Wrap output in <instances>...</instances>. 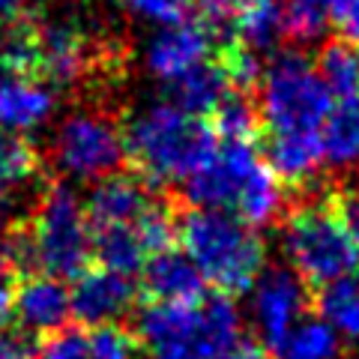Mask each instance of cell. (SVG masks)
<instances>
[{
    "label": "cell",
    "instance_id": "cell-1",
    "mask_svg": "<svg viewBox=\"0 0 359 359\" xmlns=\"http://www.w3.org/2000/svg\"><path fill=\"white\" fill-rule=\"evenodd\" d=\"M123 147L147 186H186L219 147L216 132L174 102H150L123 126Z\"/></svg>",
    "mask_w": 359,
    "mask_h": 359
},
{
    "label": "cell",
    "instance_id": "cell-2",
    "mask_svg": "<svg viewBox=\"0 0 359 359\" xmlns=\"http://www.w3.org/2000/svg\"><path fill=\"white\" fill-rule=\"evenodd\" d=\"M186 195L195 207L231 212L252 228L276 222L285 210L282 180L252 141H222L186 183Z\"/></svg>",
    "mask_w": 359,
    "mask_h": 359
},
{
    "label": "cell",
    "instance_id": "cell-3",
    "mask_svg": "<svg viewBox=\"0 0 359 359\" xmlns=\"http://www.w3.org/2000/svg\"><path fill=\"white\" fill-rule=\"evenodd\" d=\"M183 255L198 266L201 278L216 290L243 294L249 290L266 264V245L252 224L222 210H189L177 224Z\"/></svg>",
    "mask_w": 359,
    "mask_h": 359
},
{
    "label": "cell",
    "instance_id": "cell-4",
    "mask_svg": "<svg viewBox=\"0 0 359 359\" xmlns=\"http://www.w3.org/2000/svg\"><path fill=\"white\" fill-rule=\"evenodd\" d=\"M138 335L153 359H219L243 339V314L224 294L189 306L153 302L138 314Z\"/></svg>",
    "mask_w": 359,
    "mask_h": 359
},
{
    "label": "cell",
    "instance_id": "cell-5",
    "mask_svg": "<svg viewBox=\"0 0 359 359\" xmlns=\"http://www.w3.org/2000/svg\"><path fill=\"white\" fill-rule=\"evenodd\" d=\"M335 105L309 57L278 54L261 75V120L269 135H320Z\"/></svg>",
    "mask_w": 359,
    "mask_h": 359
},
{
    "label": "cell",
    "instance_id": "cell-6",
    "mask_svg": "<svg viewBox=\"0 0 359 359\" xmlns=\"http://www.w3.org/2000/svg\"><path fill=\"white\" fill-rule=\"evenodd\" d=\"M282 249L290 269L306 285L327 287L359 269V245L339 212L327 204H309L290 212L282 231Z\"/></svg>",
    "mask_w": 359,
    "mask_h": 359
},
{
    "label": "cell",
    "instance_id": "cell-7",
    "mask_svg": "<svg viewBox=\"0 0 359 359\" xmlns=\"http://www.w3.org/2000/svg\"><path fill=\"white\" fill-rule=\"evenodd\" d=\"M33 266L54 278H78L93 257V228L84 201L69 186L45 189L27 231Z\"/></svg>",
    "mask_w": 359,
    "mask_h": 359
},
{
    "label": "cell",
    "instance_id": "cell-8",
    "mask_svg": "<svg viewBox=\"0 0 359 359\" xmlns=\"http://www.w3.org/2000/svg\"><path fill=\"white\" fill-rule=\"evenodd\" d=\"M51 153L54 165L69 180L99 183L117 174L120 162L126 159L123 129L99 111H72L54 132Z\"/></svg>",
    "mask_w": 359,
    "mask_h": 359
},
{
    "label": "cell",
    "instance_id": "cell-9",
    "mask_svg": "<svg viewBox=\"0 0 359 359\" xmlns=\"http://www.w3.org/2000/svg\"><path fill=\"white\" fill-rule=\"evenodd\" d=\"M309 294L306 282L294 269H264L257 282L249 287V318L255 332L264 339V344H278L285 335L306 318Z\"/></svg>",
    "mask_w": 359,
    "mask_h": 359
},
{
    "label": "cell",
    "instance_id": "cell-10",
    "mask_svg": "<svg viewBox=\"0 0 359 359\" xmlns=\"http://www.w3.org/2000/svg\"><path fill=\"white\" fill-rule=\"evenodd\" d=\"M212 39H216V30L204 18H183L177 25L159 27L144 45V69L156 81L174 87L189 72L210 63Z\"/></svg>",
    "mask_w": 359,
    "mask_h": 359
},
{
    "label": "cell",
    "instance_id": "cell-11",
    "mask_svg": "<svg viewBox=\"0 0 359 359\" xmlns=\"http://www.w3.org/2000/svg\"><path fill=\"white\" fill-rule=\"evenodd\" d=\"M135 302V285L126 276L111 273V269H84L75 278L69 290L72 318H78L87 327H114L123 314L132 311Z\"/></svg>",
    "mask_w": 359,
    "mask_h": 359
},
{
    "label": "cell",
    "instance_id": "cell-12",
    "mask_svg": "<svg viewBox=\"0 0 359 359\" xmlns=\"http://www.w3.org/2000/svg\"><path fill=\"white\" fill-rule=\"evenodd\" d=\"M33 48H36V72L48 84H78L90 69V45L84 33L66 21H45L33 27Z\"/></svg>",
    "mask_w": 359,
    "mask_h": 359
},
{
    "label": "cell",
    "instance_id": "cell-13",
    "mask_svg": "<svg viewBox=\"0 0 359 359\" xmlns=\"http://www.w3.org/2000/svg\"><path fill=\"white\" fill-rule=\"evenodd\" d=\"M9 314L25 332L33 335H51L63 330L66 318L72 314L69 306V287L54 276H27L21 278L13 290Z\"/></svg>",
    "mask_w": 359,
    "mask_h": 359
},
{
    "label": "cell",
    "instance_id": "cell-14",
    "mask_svg": "<svg viewBox=\"0 0 359 359\" xmlns=\"http://www.w3.org/2000/svg\"><path fill=\"white\" fill-rule=\"evenodd\" d=\"M57 111V93L33 75L0 78V126L25 135L45 126Z\"/></svg>",
    "mask_w": 359,
    "mask_h": 359
},
{
    "label": "cell",
    "instance_id": "cell-15",
    "mask_svg": "<svg viewBox=\"0 0 359 359\" xmlns=\"http://www.w3.org/2000/svg\"><path fill=\"white\" fill-rule=\"evenodd\" d=\"M153 204L147 195V186L135 177L111 174L90 189L84 201L90 228H126V224H138L144 210Z\"/></svg>",
    "mask_w": 359,
    "mask_h": 359
},
{
    "label": "cell",
    "instance_id": "cell-16",
    "mask_svg": "<svg viewBox=\"0 0 359 359\" xmlns=\"http://www.w3.org/2000/svg\"><path fill=\"white\" fill-rule=\"evenodd\" d=\"M144 290L153 297V302L165 306H189V302L204 299L207 282L201 278L198 266L189 261L183 252H159L144 264Z\"/></svg>",
    "mask_w": 359,
    "mask_h": 359
},
{
    "label": "cell",
    "instance_id": "cell-17",
    "mask_svg": "<svg viewBox=\"0 0 359 359\" xmlns=\"http://www.w3.org/2000/svg\"><path fill=\"white\" fill-rule=\"evenodd\" d=\"M323 162L327 156H323L320 135H269L266 165L282 183H311Z\"/></svg>",
    "mask_w": 359,
    "mask_h": 359
},
{
    "label": "cell",
    "instance_id": "cell-18",
    "mask_svg": "<svg viewBox=\"0 0 359 359\" xmlns=\"http://www.w3.org/2000/svg\"><path fill=\"white\" fill-rule=\"evenodd\" d=\"M231 27L240 39L237 45L255 54L276 48V42L285 36L282 0H237Z\"/></svg>",
    "mask_w": 359,
    "mask_h": 359
},
{
    "label": "cell",
    "instance_id": "cell-19",
    "mask_svg": "<svg viewBox=\"0 0 359 359\" xmlns=\"http://www.w3.org/2000/svg\"><path fill=\"white\" fill-rule=\"evenodd\" d=\"M93 257L102 269H111V273H120L126 278L141 273L144 264L150 261V255L144 249L135 224H126V228H96L93 231Z\"/></svg>",
    "mask_w": 359,
    "mask_h": 359
},
{
    "label": "cell",
    "instance_id": "cell-20",
    "mask_svg": "<svg viewBox=\"0 0 359 359\" xmlns=\"http://www.w3.org/2000/svg\"><path fill=\"white\" fill-rule=\"evenodd\" d=\"M231 96V81L228 75H224L222 63H204L201 69L189 72L183 81L174 84V105H180L189 114H212L224 99Z\"/></svg>",
    "mask_w": 359,
    "mask_h": 359
},
{
    "label": "cell",
    "instance_id": "cell-21",
    "mask_svg": "<svg viewBox=\"0 0 359 359\" xmlns=\"http://www.w3.org/2000/svg\"><path fill=\"white\" fill-rule=\"evenodd\" d=\"M323 156L335 168L359 165V96L341 99L332 105L327 123H323Z\"/></svg>",
    "mask_w": 359,
    "mask_h": 359
},
{
    "label": "cell",
    "instance_id": "cell-22",
    "mask_svg": "<svg viewBox=\"0 0 359 359\" xmlns=\"http://www.w3.org/2000/svg\"><path fill=\"white\" fill-rule=\"evenodd\" d=\"M318 318L344 341L359 339V276H344L339 282L320 287Z\"/></svg>",
    "mask_w": 359,
    "mask_h": 359
},
{
    "label": "cell",
    "instance_id": "cell-23",
    "mask_svg": "<svg viewBox=\"0 0 359 359\" xmlns=\"http://www.w3.org/2000/svg\"><path fill=\"white\" fill-rule=\"evenodd\" d=\"M269 351L276 359H341V339L320 318H302Z\"/></svg>",
    "mask_w": 359,
    "mask_h": 359
},
{
    "label": "cell",
    "instance_id": "cell-24",
    "mask_svg": "<svg viewBox=\"0 0 359 359\" xmlns=\"http://www.w3.org/2000/svg\"><path fill=\"white\" fill-rule=\"evenodd\" d=\"M282 21L294 42H318L339 25V0H282Z\"/></svg>",
    "mask_w": 359,
    "mask_h": 359
},
{
    "label": "cell",
    "instance_id": "cell-25",
    "mask_svg": "<svg viewBox=\"0 0 359 359\" xmlns=\"http://www.w3.org/2000/svg\"><path fill=\"white\" fill-rule=\"evenodd\" d=\"M318 75L327 84L332 99L359 96V51L347 42H327L318 57Z\"/></svg>",
    "mask_w": 359,
    "mask_h": 359
},
{
    "label": "cell",
    "instance_id": "cell-26",
    "mask_svg": "<svg viewBox=\"0 0 359 359\" xmlns=\"http://www.w3.org/2000/svg\"><path fill=\"white\" fill-rule=\"evenodd\" d=\"M36 171H39V156L33 150V144L18 138V135L0 141V192L18 198V192H25L33 183Z\"/></svg>",
    "mask_w": 359,
    "mask_h": 359
},
{
    "label": "cell",
    "instance_id": "cell-27",
    "mask_svg": "<svg viewBox=\"0 0 359 359\" xmlns=\"http://www.w3.org/2000/svg\"><path fill=\"white\" fill-rule=\"evenodd\" d=\"M257 108L245 96H228L212 111V132L219 141H252L257 132Z\"/></svg>",
    "mask_w": 359,
    "mask_h": 359
},
{
    "label": "cell",
    "instance_id": "cell-28",
    "mask_svg": "<svg viewBox=\"0 0 359 359\" xmlns=\"http://www.w3.org/2000/svg\"><path fill=\"white\" fill-rule=\"evenodd\" d=\"M135 231H138V237H141L150 257L159 255V252H168L171 243L177 240V222L171 216V210L156 204V201L144 210V216L138 219V224H135Z\"/></svg>",
    "mask_w": 359,
    "mask_h": 359
},
{
    "label": "cell",
    "instance_id": "cell-29",
    "mask_svg": "<svg viewBox=\"0 0 359 359\" xmlns=\"http://www.w3.org/2000/svg\"><path fill=\"white\" fill-rule=\"evenodd\" d=\"M0 66L6 69V75H36L33 27L18 25L0 39Z\"/></svg>",
    "mask_w": 359,
    "mask_h": 359
},
{
    "label": "cell",
    "instance_id": "cell-30",
    "mask_svg": "<svg viewBox=\"0 0 359 359\" xmlns=\"http://www.w3.org/2000/svg\"><path fill=\"white\" fill-rule=\"evenodd\" d=\"M90 359H135V341L120 327H99L87 332Z\"/></svg>",
    "mask_w": 359,
    "mask_h": 359
},
{
    "label": "cell",
    "instance_id": "cell-31",
    "mask_svg": "<svg viewBox=\"0 0 359 359\" xmlns=\"http://www.w3.org/2000/svg\"><path fill=\"white\" fill-rule=\"evenodd\" d=\"M222 69L228 75L231 87H249L255 81H261L264 75V66H261V57L255 51L243 48V45H228V51L222 54Z\"/></svg>",
    "mask_w": 359,
    "mask_h": 359
},
{
    "label": "cell",
    "instance_id": "cell-32",
    "mask_svg": "<svg viewBox=\"0 0 359 359\" xmlns=\"http://www.w3.org/2000/svg\"><path fill=\"white\" fill-rule=\"evenodd\" d=\"M123 4L156 27L177 25V21L189 18V9H192V0H123Z\"/></svg>",
    "mask_w": 359,
    "mask_h": 359
},
{
    "label": "cell",
    "instance_id": "cell-33",
    "mask_svg": "<svg viewBox=\"0 0 359 359\" xmlns=\"http://www.w3.org/2000/svg\"><path fill=\"white\" fill-rule=\"evenodd\" d=\"M36 359H90L87 351V332L81 330H57L45 335L39 344Z\"/></svg>",
    "mask_w": 359,
    "mask_h": 359
},
{
    "label": "cell",
    "instance_id": "cell-34",
    "mask_svg": "<svg viewBox=\"0 0 359 359\" xmlns=\"http://www.w3.org/2000/svg\"><path fill=\"white\" fill-rule=\"evenodd\" d=\"M332 210L339 212V219L347 228V233H351L353 243L359 245V189H347V192H341Z\"/></svg>",
    "mask_w": 359,
    "mask_h": 359
},
{
    "label": "cell",
    "instance_id": "cell-35",
    "mask_svg": "<svg viewBox=\"0 0 359 359\" xmlns=\"http://www.w3.org/2000/svg\"><path fill=\"white\" fill-rule=\"evenodd\" d=\"M219 359H269L266 353H264V347L257 344L255 339H249V335H243V339L233 344V347H228Z\"/></svg>",
    "mask_w": 359,
    "mask_h": 359
},
{
    "label": "cell",
    "instance_id": "cell-36",
    "mask_svg": "<svg viewBox=\"0 0 359 359\" xmlns=\"http://www.w3.org/2000/svg\"><path fill=\"white\" fill-rule=\"evenodd\" d=\"M339 25L359 39V0H339Z\"/></svg>",
    "mask_w": 359,
    "mask_h": 359
},
{
    "label": "cell",
    "instance_id": "cell-37",
    "mask_svg": "<svg viewBox=\"0 0 359 359\" xmlns=\"http://www.w3.org/2000/svg\"><path fill=\"white\" fill-rule=\"evenodd\" d=\"M33 6V0H0V21L13 25Z\"/></svg>",
    "mask_w": 359,
    "mask_h": 359
},
{
    "label": "cell",
    "instance_id": "cell-38",
    "mask_svg": "<svg viewBox=\"0 0 359 359\" xmlns=\"http://www.w3.org/2000/svg\"><path fill=\"white\" fill-rule=\"evenodd\" d=\"M6 278H9V273L0 266V327L6 323V318H9V302H13V290H9Z\"/></svg>",
    "mask_w": 359,
    "mask_h": 359
},
{
    "label": "cell",
    "instance_id": "cell-39",
    "mask_svg": "<svg viewBox=\"0 0 359 359\" xmlns=\"http://www.w3.org/2000/svg\"><path fill=\"white\" fill-rule=\"evenodd\" d=\"M0 359H30L27 351L13 339H0Z\"/></svg>",
    "mask_w": 359,
    "mask_h": 359
},
{
    "label": "cell",
    "instance_id": "cell-40",
    "mask_svg": "<svg viewBox=\"0 0 359 359\" xmlns=\"http://www.w3.org/2000/svg\"><path fill=\"white\" fill-rule=\"evenodd\" d=\"M356 51H359V45H356Z\"/></svg>",
    "mask_w": 359,
    "mask_h": 359
}]
</instances>
